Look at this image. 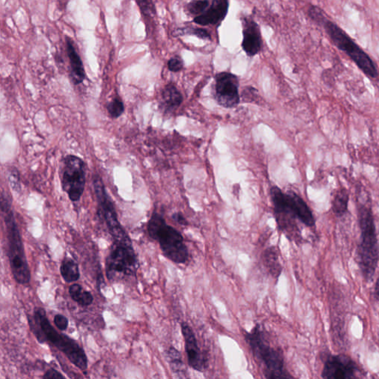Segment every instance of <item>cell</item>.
Here are the masks:
<instances>
[{
	"label": "cell",
	"instance_id": "2",
	"mask_svg": "<svg viewBox=\"0 0 379 379\" xmlns=\"http://www.w3.org/2000/svg\"><path fill=\"white\" fill-rule=\"evenodd\" d=\"M1 210L6 230L7 256L14 279L18 284H29L32 274L23 239L12 208V200L5 192L1 196Z\"/></svg>",
	"mask_w": 379,
	"mask_h": 379
},
{
	"label": "cell",
	"instance_id": "7",
	"mask_svg": "<svg viewBox=\"0 0 379 379\" xmlns=\"http://www.w3.org/2000/svg\"><path fill=\"white\" fill-rule=\"evenodd\" d=\"M138 267L132 244L113 243L106 258V271L110 281L125 276H134Z\"/></svg>",
	"mask_w": 379,
	"mask_h": 379
},
{
	"label": "cell",
	"instance_id": "29",
	"mask_svg": "<svg viewBox=\"0 0 379 379\" xmlns=\"http://www.w3.org/2000/svg\"><path fill=\"white\" fill-rule=\"evenodd\" d=\"M168 68L171 72H180L184 68V61L180 56H174L169 60Z\"/></svg>",
	"mask_w": 379,
	"mask_h": 379
},
{
	"label": "cell",
	"instance_id": "8",
	"mask_svg": "<svg viewBox=\"0 0 379 379\" xmlns=\"http://www.w3.org/2000/svg\"><path fill=\"white\" fill-rule=\"evenodd\" d=\"M94 186L101 215L106 221L108 232L113 238L114 243L132 244L130 237L119 223L113 202L108 195L103 180L97 175H95Z\"/></svg>",
	"mask_w": 379,
	"mask_h": 379
},
{
	"label": "cell",
	"instance_id": "22",
	"mask_svg": "<svg viewBox=\"0 0 379 379\" xmlns=\"http://www.w3.org/2000/svg\"><path fill=\"white\" fill-rule=\"evenodd\" d=\"M349 193L345 188L340 189L332 201V209L338 217H343L348 208Z\"/></svg>",
	"mask_w": 379,
	"mask_h": 379
},
{
	"label": "cell",
	"instance_id": "1",
	"mask_svg": "<svg viewBox=\"0 0 379 379\" xmlns=\"http://www.w3.org/2000/svg\"><path fill=\"white\" fill-rule=\"evenodd\" d=\"M27 319H29L27 321L31 330L40 343L44 344L49 342L66 356L80 371L84 372L87 371L88 359L85 350L75 339L60 334L55 330L43 308H35L34 316L27 317Z\"/></svg>",
	"mask_w": 379,
	"mask_h": 379
},
{
	"label": "cell",
	"instance_id": "26",
	"mask_svg": "<svg viewBox=\"0 0 379 379\" xmlns=\"http://www.w3.org/2000/svg\"><path fill=\"white\" fill-rule=\"evenodd\" d=\"M308 16L310 19L319 25H325L328 21L325 13L321 9L316 5H311L308 9Z\"/></svg>",
	"mask_w": 379,
	"mask_h": 379
},
{
	"label": "cell",
	"instance_id": "27",
	"mask_svg": "<svg viewBox=\"0 0 379 379\" xmlns=\"http://www.w3.org/2000/svg\"><path fill=\"white\" fill-rule=\"evenodd\" d=\"M141 13L146 17H153L156 15L154 0H136Z\"/></svg>",
	"mask_w": 379,
	"mask_h": 379
},
{
	"label": "cell",
	"instance_id": "24",
	"mask_svg": "<svg viewBox=\"0 0 379 379\" xmlns=\"http://www.w3.org/2000/svg\"><path fill=\"white\" fill-rule=\"evenodd\" d=\"M211 3V0H192L186 6V13L194 17L204 13Z\"/></svg>",
	"mask_w": 379,
	"mask_h": 379
},
{
	"label": "cell",
	"instance_id": "4",
	"mask_svg": "<svg viewBox=\"0 0 379 379\" xmlns=\"http://www.w3.org/2000/svg\"><path fill=\"white\" fill-rule=\"evenodd\" d=\"M147 233L158 242L163 255L170 261L179 265L186 264L189 258L188 249L179 230L169 225L164 218L154 212L147 223Z\"/></svg>",
	"mask_w": 379,
	"mask_h": 379
},
{
	"label": "cell",
	"instance_id": "15",
	"mask_svg": "<svg viewBox=\"0 0 379 379\" xmlns=\"http://www.w3.org/2000/svg\"><path fill=\"white\" fill-rule=\"evenodd\" d=\"M286 198L294 215L301 223L310 228L315 225V219L306 202L293 191L286 193Z\"/></svg>",
	"mask_w": 379,
	"mask_h": 379
},
{
	"label": "cell",
	"instance_id": "28",
	"mask_svg": "<svg viewBox=\"0 0 379 379\" xmlns=\"http://www.w3.org/2000/svg\"><path fill=\"white\" fill-rule=\"evenodd\" d=\"M8 180L12 189L16 192H20L21 190L20 175L16 169L10 170L8 174Z\"/></svg>",
	"mask_w": 379,
	"mask_h": 379
},
{
	"label": "cell",
	"instance_id": "25",
	"mask_svg": "<svg viewBox=\"0 0 379 379\" xmlns=\"http://www.w3.org/2000/svg\"><path fill=\"white\" fill-rule=\"evenodd\" d=\"M107 110L110 117L117 119L125 112L123 101L119 97H116L107 106Z\"/></svg>",
	"mask_w": 379,
	"mask_h": 379
},
{
	"label": "cell",
	"instance_id": "34",
	"mask_svg": "<svg viewBox=\"0 0 379 379\" xmlns=\"http://www.w3.org/2000/svg\"><path fill=\"white\" fill-rule=\"evenodd\" d=\"M375 295L377 299L379 301V279L377 280L375 286Z\"/></svg>",
	"mask_w": 379,
	"mask_h": 379
},
{
	"label": "cell",
	"instance_id": "20",
	"mask_svg": "<svg viewBox=\"0 0 379 379\" xmlns=\"http://www.w3.org/2000/svg\"><path fill=\"white\" fill-rule=\"evenodd\" d=\"M169 364L173 373L178 378H187V371L182 360L180 351L171 347L167 351Z\"/></svg>",
	"mask_w": 379,
	"mask_h": 379
},
{
	"label": "cell",
	"instance_id": "21",
	"mask_svg": "<svg viewBox=\"0 0 379 379\" xmlns=\"http://www.w3.org/2000/svg\"><path fill=\"white\" fill-rule=\"evenodd\" d=\"M69 294L71 299L82 307L90 306L94 302L93 295L83 289L79 284H73L70 286Z\"/></svg>",
	"mask_w": 379,
	"mask_h": 379
},
{
	"label": "cell",
	"instance_id": "16",
	"mask_svg": "<svg viewBox=\"0 0 379 379\" xmlns=\"http://www.w3.org/2000/svg\"><path fill=\"white\" fill-rule=\"evenodd\" d=\"M66 51L70 62L72 80L75 85H80L86 79V71L75 45L69 38H66Z\"/></svg>",
	"mask_w": 379,
	"mask_h": 379
},
{
	"label": "cell",
	"instance_id": "13",
	"mask_svg": "<svg viewBox=\"0 0 379 379\" xmlns=\"http://www.w3.org/2000/svg\"><path fill=\"white\" fill-rule=\"evenodd\" d=\"M242 23L243 27L242 48L248 57L252 58L262 49L260 27L251 17H243Z\"/></svg>",
	"mask_w": 379,
	"mask_h": 379
},
{
	"label": "cell",
	"instance_id": "6",
	"mask_svg": "<svg viewBox=\"0 0 379 379\" xmlns=\"http://www.w3.org/2000/svg\"><path fill=\"white\" fill-rule=\"evenodd\" d=\"M323 27L332 42L339 50L345 52L365 75L378 78V72L372 59L340 27L329 21Z\"/></svg>",
	"mask_w": 379,
	"mask_h": 379
},
{
	"label": "cell",
	"instance_id": "18",
	"mask_svg": "<svg viewBox=\"0 0 379 379\" xmlns=\"http://www.w3.org/2000/svg\"><path fill=\"white\" fill-rule=\"evenodd\" d=\"M162 98L164 106L169 110L178 108L183 101L180 91L172 83L164 87L162 90Z\"/></svg>",
	"mask_w": 379,
	"mask_h": 379
},
{
	"label": "cell",
	"instance_id": "12",
	"mask_svg": "<svg viewBox=\"0 0 379 379\" xmlns=\"http://www.w3.org/2000/svg\"><path fill=\"white\" fill-rule=\"evenodd\" d=\"M358 367L347 356H330L323 366L321 376L328 379H350L356 378Z\"/></svg>",
	"mask_w": 379,
	"mask_h": 379
},
{
	"label": "cell",
	"instance_id": "31",
	"mask_svg": "<svg viewBox=\"0 0 379 379\" xmlns=\"http://www.w3.org/2000/svg\"><path fill=\"white\" fill-rule=\"evenodd\" d=\"M53 323L55 326L60 331L67 330L69 325V319L66 317L62 315V314H57V315L54 317Z\"/></svg>",
	"mask_w": 379,
	"mask_h": 379
},
{
	"label": "cell",
	"instance_id": "14",
	"mask_svg": "<svg viewBox=\"0 0 379 379\" xmlns=\"http://www.w3.org/2000/svg\"><path fill=\"white\" fill-rule=\"evenodd\" d=\"M228 9L229 0H211L207 10L194 17L193 22L202 26L218 25L225 19Z\"/></svg>",
	"mask_w": 379,
	"mask_h": 379
},
{
	"label": "cell",
	"instance_id": "9",
	"mask_svg": "<svg viewBox=\"0 0 379 379\" xmlns=\"http://www.w3.org/2000/svg\"><path fill=\"white\" fill-rule=\"evenodd\" d=\"M86 164L80 157L69 155L64 158L62 186L72 201H78L86 186Z\"/></svg>",
	"mask_w": 379,
	"mask_h": 379
},
{
	"label": "cell",
	"instance_id": "33",
	"mask_svg": "<svg viewBox=\"0 0 379 379\" xmlns=\"http://www.w3.org/2000/svg\"><path fill=\"white\" fill-rule=\"evenodd\" d=\"M172 219L178 223V224L187 226L188 225V221L181 214V212H175L172 216Z\"/></svg>",
	"mask_w": 379,
	"mask_h": 379
},
{
	"label": "cell",
	"instance_id": "10",
	"mask_svg": "<svg viewBox=\"0 0 379 379\" xmlns=\"http://www.w3.org/2000/svg\"><path fill=\"white\" fill-rule=\"evenodd\" d=\"M239 81L232 73L221 72L215 78L214 97L221 107L233 108L240 103Z\"/></svg>",
	"mask_w": 379,
	"mask_h": 379
},
{
	"label": "cell",
	"instance_id": "17",
	"mask_svg": "<svg viewBox=\"0 0 379 379\" xmlns=\"http://www.w3.org/2000/svg\"><path fill=\"white\" fill-rule=\"evenodd\" d=\"M263 263L273 278L278 280L282 271L278 248L276 246L267 248L263 254Z\"/></svg>",
	"mask_w": 379,
	"mask_h": 379
},
{
	"label": "cell",
	"instance_id": "3",
	"mask_svg": "<svg viewBox=\"0 0 379 379\" xmlns=\"http://www.w3.org/2000/svg\"><path fill=\"white\" fill-rule=\"evenodd\" d=\"M245 338L254 356L262 366L265 378H293L285 368L282 350L276 349L270 345L264 328L257 323L251 331L246 332Z\"/></svg>",
	"mask_w": 379,
	"mask_h": 379
},
{
	"label": "cell",
	"instance_id": "19",
	"mask_svg": "<svg viewBox=\"0 0 379 379\" xmlns=\"http://www.w3.org/2000/svg\"><path fill=\"white\" fill-rule=\"evenodd\" d=\"M61 276L64 282L71 283L80 278V268L77 263L70 258H64L60 268Z\"/></svg>",
	"mask_w": 379,
	"mask_h": 379
},
{
	"label": "cell",
	"instance_id": "5",
	"mask_svg": "<svg viewBox=\"0 0 379 379\" xmlns=\"http://www.w3.org/2000/svg\"><path fill=\"white\" fill-rule=\"evenodd\" d=\"M358 220L362 234V241L357 252L358 264L365 279L371 281L379 260L378 243L371 208L360 206L358 208Z\"/></svg>",
	"mask_w": 379,
	"mask_h": 379
},
{
	"label": "cell",
	"instance_id": "32",
	"mask_svg": "<svg viewBox=\"0 0 379 379\" xmlns=\"http://www.w3.org/2000/svg\"><path fill=\"white\" fill-rule=\"evenodd\" d=\"M64 378L66 377L55 369H49L42 376L43 379H60Z\"/></svg>",
	"mask_w": 379,
	"mask_h": 379
},
{
	"label": "cell",
	"instance_id": "11",
	"mask_svg": "<svg viewBox=\"0 0 379 379\" xmlns=\"http://www.w3.org/2000/svg\"><path fill=\"white\" fill-rule=\"evenodd\" d=\"M181 330L188 365L194 371L204 372L208 367V357L201 350L195 332L187 322H182Z\"/></svg>",
	"mask_w": 379,
	"mask_h": 379
},
{
	"label": "cell",
	"instance_id": "30",
	"mask_svg": "<svg viewBox=\"0 0 379 379\" xmlns=\"http://www.w3.org/2000/svg\"><path fill=\"white\" fill-rule=\"evenodd\" d=\"M258 91L253 87H247L244 89L242 97L245 103H253L257 99Z\"/></svg>",
	"mask_w": 379,
	"mask_h": 379
},
{
	"label": "cell",
	"instance_id": "23",
	"mask_svg": "<svg viewBox=\"0 0 379 379\" xmlns=\"http://www.w3.org/2000/svg\"><path fill=\"white\" fill-rule=\"evenodd\" d=\"M173 36H195L197 38L204 40H210L211 34L210 33L205 29H201V27H180V29H175L173 32Z\"/></svg>",
	"mask_w": 379,
	"mask_h": 379
}]
</instances>
